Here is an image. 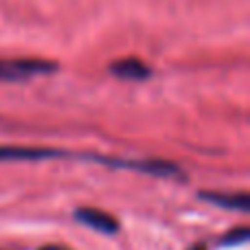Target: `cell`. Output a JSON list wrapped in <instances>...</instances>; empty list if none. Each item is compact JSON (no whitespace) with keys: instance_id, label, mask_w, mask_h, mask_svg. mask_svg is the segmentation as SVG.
Segmentation results:
<instances>
[{"instance_id":"6da1fadb","label":"cell","mask_w":250,"mask_h":250,"mask_svg":"<svg viewBox=\"0 0 250 250\" xmlns=\"http://www.w3.org/2000/svg\"><path fill=\"white\" fill-rule=\"evenodd\" d=\"M57 64L44 60H0V82H22L38 75H48Z\"/></svg>"},{"instance_id":"7a4b0ae2","label":"cell","mask_w":250,"mask_h":250,"mask_svg":"<svg viewBox=\"0 0 250 250\" xmlns=\"http://www.w3.org/2000/svg\"><path fill=\"white\" fill-rule=\"evenodd\" d=\"M75 217L83 226H88L92 230H99V233H105V235H114L119 230V220L114 215H110V213L101 211V208L82 207L75 211Z\"/></svg>"},{"instance_id":"3957f363","label":"cell","mask_w":250,"mask_h":250,"mask_svg":"<svg viewBox=\"0 0 250 250\" xmlns=\"http://www.w3.org/2000/svg\"><path fill=\"white\" fill-rule=\"evenodd\" d=\"M110 73L119 79H127V82H141V79L149 77V66L145 62L136 60V57H125V60H119L110 66Z\"/></svg>"},{"instance_id":"277c9868","label":"cell","mask_w":250,"mask_h":250,"mask_svg":"<svg viewBox=\"0 0 250 250\" xmlns=\"http://www.w3.org/2000/svg\"><path fill=\"white\" fill-rule=\"evenodd\" d=\"M200 198L207 200V202H213L222 208H233V211H242L246 213L250 202H248V193H220V191H202Z\"/></svg>"},{"instance_id":"5b68a950","label":"cell","mask_w":250,"mask_h":250,"mask_svg":"<svg viewBox=\"0 0 250 250\" xmlns=\"http://www.w3.org/2000/svg\"><path fill=\"white\" fill-rule=\"evenodd\" d=\"M248 229L246 226H239V229H235V230H230L229 235L224 237V244L226 246H242V244H246L248 242Z\"/></svg>"},{"instance_id":"8992f818","label":"cell","mask_w":250,"mask_h":250,"mask_svg":"<svg viewBox=\"0 0 250 250\" xmlns=\"http://www.w3.org/2000/svg\"><path fill=\"white\" fill-rule=\"evenodd\" d=\"M40 250H68V248H66V246H44Z\"/></svg>"},{"instance_id":"52a82bcc","label":"cell","mask_w":250,"mask_h":250,"mask_svg":"<svg viewBox=\"0 0 250 250\" xmlns=\"http://www.w3.org/2000/svg\"><path fill=\"white\" fill-rule=\"evenodd\" d=\"M191 250H207V246H202V244H198V246H193Z\"/></svg>"}]
</instances>
